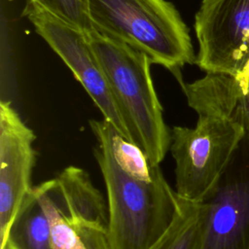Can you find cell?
<instances>
[{"instance_id":"6da1fadb","label":"cell","mask_w":249,"mask_h":249,"mask_svg":"<svg viewBox=\"0 0 249 249\" xmlns=\"http://www.w3.org/2000/svg\"><path fill=\"white\" fill-rule=\"evenodd\" d=\"M97 145L93 155L107 195L110 249H156L174 224L181 199L154 166L150 180L135 178L117 162L110 146L105 120H89Z\"/></svg>"},{"instance_id":"7a4b0ae2","label":"cell","mask_w":249,"mask_h":249,"mask_svg":"<svg viewBox=\"0 0 249 249\" xmlns=\"http://www.w3.org/2000/svg\"><path fill=\"white\" fill-rule=\"evenodd\" d=\"M88 37L135 144L152 166L160 165L169 151L170 128L152 81L153 61L146 53L95 29Z\"/></svg>"},{"instance_id":"3957f363","label":"cell","mask_w":249,"mask_h":249,"mask_svg":"<svg viewBox=\"0 0 249 249\" xmlns=\"http://www.w3.org/2000/svg\"><path fill=\"white\" fill-rule=\"evenodd\" d=\"M93 29L146 53L179 80L186 64L196 63L190 30L167 0H89Z\"/></svg>"},{"instance_id":"277c9868","label":"cell","mask_w":249,"mask_h":249,"mask_svg":"<svg viewBox=\"0 0 249 249\" xmlns=\"http://www.w3.org/2000/svg\"><path fill=\"white\" fill-rule=\"evenodd\" d=\"M194 127L170 128L169 152L175 161V192L184 200L199 203L228 166L245 129L222 114L196 109Z\"/></svg>"},{"instance_id":"5b68a950","label":"cell","mask_w":249,"mask_h":249,"mask_svg":"<svg viewBox=\"0 0 249 249\" xmlns=\"http://www.w3.org/2000/svg\"><path fill=\"white\" fill-rule=\"evenodd\" d=\"M22 15L72 71L102 113L103 119L124 138L135 143L91 48L88 33L65 22L33 1H26Z\"/></svg>"},{"instance_id":"8992f818","label":"cell","mask_w":249,"mask_h":249,"mask_svg":"<svg viewBox=\"0 0 249 249\" xmlns=\"http://www.w3.org/2000/svg\"><path fill=\"white\" fill-rule=\"evenodd\" d=\"M199 249H249V133L203 201Z\"/></svg>"},{"instance_id":"52a82bcc","label":"cell","mask_w":249,"mask_h":249,"mask_svg":"<svg viewBox=\"0 0 249 249\" xmlns=\"http://www.w3.org/2000/svg\"><path fill=\"white\" fill-rule=\"evenodd\" d=\"M195 30L196 65L205 73L235 75L249 59V0H202Z\"/></svg>"},{"instance_id":"ba28073f","label":"cell","mask_w":249,"mask_h":249,"mask_svg":"<svg viewBox=\"0 0 249 249\" xmlns=\"http://www.w3.org/2000/svg\"><path fill=\"white\" fill-rule=\"evenodd\" d=\"M36 136L9 101L0 102V246L17 212L33 188Z\"/></svg>"},{"instance_id":"9c48e42d","label":"cell","mask_w":249,"mask_h":249,"mask_svg":"<svg viewBox=\"0 0 249 249\" xmlns=\"http://www.w3.org/2000/svg\"><path fill=\"white\" fill-rule=\"evenodd\" d=\"M182 89L193 109H206L229 117L249 133V82L237 83L231 75L205 73Z\"/></svg>"},{"instance_id":"30bf717a","label":"cell","mask_w":249,"mask_h":249,"mask_svg":"<svg viewBox=\"0 0 249 249\" xmlns=\"http://www.w3.org/2000/svg\"><path fill=\"white\" fill-rule=\"evenodd\" d=\"M0 249H53L50 224L34 187L23 198Z\"/></svg>"},{"instance_id":"8fae6325","label":"cell","mask_w":249,"mask_h":249,"mask_svg":"<svg viewBox=\"0 0 249 249\" xmlns=\"http://www.w3.org/2000/svg\"><path fill=\"white\" fill-rule=\"evenodd\" d=\"M48 218L53 249H110L107 230L73 226L58 213L42 184L34 186Z\"/></svg>"},{"instance_id":"7c38bea8","label":"cell","mask_w":249,"mask_h":249,"mask_svg":"<svg viewBox=\"0 0 249 249\" xmlns=\"http://www.w3.org/2000/svg\"><path fill=\"white\" fill-rule=\"evenodd\" d=\"M180 199L177 218L156 249H199L204 214L203 204Z\"/></svg>"},{"instance_id":"4fadbf2b","label":"cell","mask_w":249,"mask_h":249,"mask_svg":"<svg viewBox=\"0 0 249 249\" xmlns=\"http://www.w3.org/2000/svg\"><path fill=\"white\" fill-rule=\"evenodd\" d=\"M105 122L111 150L119 165L135 178L142 180L152 179L154 166L151 165L141 147L124 138L110 123Z\"/></svg>"},{"instance_id":"5bb4252c","label":"cell","mask_w":249,"mask_h":249,"mask_svg":"<svg viewBox=\"0 0 249 249\" xmlns=\"http://www.w3.org/2000/svg\"><path fill=\"white\" fill-rule=\"evenodd\" d=\"M41 5L60 19L82 30L90 32L93 27L89 15V0H26Z\"/></svg>"}]
</instances>
